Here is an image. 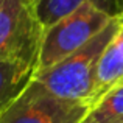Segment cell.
Wrapping results in <instances>:
<instances>
[{
	"instance_id": "1",
	"label": "cell",
	"mask_w": 123,
	"mask_h": 123,
	"mask_svg": "<svg viewBox=\"0 0 123 123\" xmlns=\"http://www.w3.org/2000/svg\"><path fill=\"white\" fill-rule=\"evenodd\" d=\"M123 16H114L108 27L73 55L58 62L56 66L34 75V81L45 87L51 95L67 101L87 105L93 90L97 66L105 48L115 36Z\"/></svg>"
},
{
	"instance_id": "2",
	"label": "cell",
	"mask_w": 123,
	"mask_h": 123,
	"mask_svg": "<svg viewBox=\"0 0 123 123\" xmlns=\"http://www.w3.org/2000/svg\"><path fill=\"white\" fill-rule=\"evenodd\" d=\"M112 19L114 16L98 8L95 3L84 2L75 11L47 27L34 75L56 66L58 62L73 55L105 27H108Z\"/></svg>"
},
{
	"instance_id": "3",
	"label": "cell",
	"mask_w": 123,
	"mask_h": 123,
	"mask_svg": "<svg viewBox=\"0 0 123 123\" xmlns=\"http://www.w3.org/2000/svg\"><path fill=\"white\" fill-rule=\"evenodd\" d=\"M44 33L39 0H0V61H20L36 72Z\"/></svg>"
},
{
	"instance_id": "4",
	"label": "cell",
	"mask_w": 123,
	"mask_h": 123,
	"mask_svg": "<svg viewBox=\"0 0 123 123\" xmlns=\"http://www.w3.org/2000/svg\"><path fill=\"white\" fill-rule=\"evenodd\" d=\"M87 111V105L61 100L33 80L2 114L0 123H80Z\"/></svg>"
},
{
	"instance_id": "5",
	"label": "cell",
	"mask_w": 123,
	"mask_h": 123,
	"mask_svg": "<svg viewBox=\"0 0 123 123\" xmlns=\"http://www.w3.org/2000/svg\"><path fill=\"white\" fill-rule=\"evenodd\" d=\"M123 86V17L115 36L105 48L97 66L95 83L87 108H92L111 90Z\"/></svg>"
},
{
	"instance_id": "6",
	"label": "cell",
	"mask_w": 123,
	"mask_h": 123,
	"mask_svg": "<svg viewBox=\"0 0 123 123\" xmlns=\"http://www.w3.org/2000/svg\"><path fill=\"white\" fill-rule=\"evenodd\" d=\"M34 78V67L20 61H0V117Z\"/></svg>"
},
{
	"instance_id": "7",
	"label": "cell",
	"mask_w": 123,
	"mask_h": 123,
	"mask_svg": "<svg viewBox=\"0 0 123 123\" xmlns=\"http://www.w3.org/2000/svg\"><path fill=\"white\" fill-rule=\"evenodd\" d=\"M84 2H92L98 8L108 11L112 16H118L112 0H39V16L44 27L56 24L59 19L66 17L72 11H75Z\"/></svg>"
},
{
	"instance_id": "8",
	"label": "cell",
	"mask_w": 123,
	"mask_h": 123,
	"mask_svg": "<svg viewBox=\"0 0 123 123\" xmlns=\"http://www.w3.org/2000/svg\"><path fill=\"white\" fill-rule=\"evenodd\" d=\"M123 122V86L106 93L97 101L80 123H120Z\"/></svg>"
},
{
	"instance_id": "9",
	"label": "cell",
	"mask_w": 123,
	"mask_h": 123,
	"mask_svg": "<svg viewBox=\"0 0 123 123\" xmlns=\"http://www.w3.org/2000/svg\"><path fill=\"white\" fill-rule=\"evenodd\" d=\"M112 2H114V6H115L117 14L123 16V0H112Z\"/></svg>"
},
{
	"instance_id": "10",
	"label": "cell",
	"mask_w": 123,
	"mask_h": 123,
	"mask_svg": "<svg viewBox=\"0 0 123 123\" xmlns=\"http://www.w3.org/2000/svg\"><path fill=\"white\" fill-rule=\"evenodd\" d=\"M120 123H123V122H120Z\"/></svg>"
}]
</instances>
